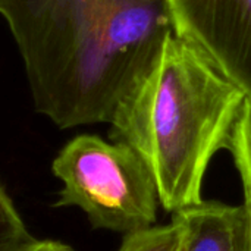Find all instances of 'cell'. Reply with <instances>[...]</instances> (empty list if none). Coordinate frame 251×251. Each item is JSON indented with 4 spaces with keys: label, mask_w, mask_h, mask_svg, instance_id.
<instances>
[{
    "label": "cell",
    "mask_w": 251,
    "mask_h": 251,
    "mask_svg": "<svg viewBox=\"0 0 251 251\" xmlns=\"http://www.w3.org/2000/svg\"><path fill=\"white\" fill-rule=\"evenodd\" d=\"M34 107L57 128L110 124L174 32L166 0H0Z\"/></svg>",
    "instance_id": "1"
},
{
    "label": "cell",
    "mask_w": 251,
    "mask_h": 251,
    "mask_svg": "<svg viewBox=\"0 0 251 251\" xmlns=\"http://www.w3.org/2000/svg\"><path fill=\"white\" fill-rule=\"evenodd\" d=\"M246 97L193 44L172 32L119 101L110 138L143 159L160 206L174 213L203 200L207 168L226 149Z\"/></svg>",
    "instance_id": "2"
},
{
    "label": "cell",
    "mask_w": 251,
    "mask_h": 251,
    "mask_svg": "<svg viewBox=\"0 0 251 251\" xmlns=\"http://www.w3.org/2000/svg\"><path fill=\"white\" fill-rule=\"evenodd\" d=\"M51 171L63 182L54 206L81 209L96 229L125 235L157 221L160 201L154 178L124 143L76 135L60 149Z\"/></svg>",
    "instance_id": "3"
},
{
    "label": "cell",
    "mask_w": 251,
    "mask_h": 251,
    "mask_svg": "<svg viewBox=\"0 0 251 251\" xmlns=\"http://www.w3.org/2000/svg\"><path fill=\"white\" fill-rule=\"evenodd\" d=\"M174 34L251 97V0H166Z\"/></svg>",
    "instance_id": "4"
},
{
    "label": "cell",
    "mask_w": 251,
    "mask_h": 251,
    "mask_svg": "<svg viewBox=\"0 0 251 251\" xmlns=\"http://www.w3.org/2000/svg\"><path fill=\"white\" fill-rule=\"evenodd\" d=\"M178 251H251L250 215L246 204L204 201L174 212Z\"/></svg>",
    "instance_id": "5"
},
{
    "label": "cell",
    "mask_w": 251,
    "mask_h": 251,
    "mask_svg": "<svg viewBox=\"0 0 251 251\" xmlns=\"http://www.w3.org/2000/svg\"><path fill=\"white\" fill-rule=\"evenodd\" d=\"M244 187V203H251V97H246L226 146Z\"/></svg>",
    "instance_id": "6"
},
{
    "label": "cell",
    "mask_w": 251,
    "mask_h": 251,
    "mask_svg": "<svg viewBox=\"0 0 251 251\" xmlns=\"http://www.w3.org/2000/svg\"><path fill=\"white\" fill-rule=\"evenodd\" d=\"M13 201L0 184V251H21L32 243Z\"/></svg>",
    "instance_id": "7"
},
{
    "label": "cell",
    "mask_w": 251,
    "mask_h": 251,
    "mask_svg": "<svg viewBox=\"0 0 251 251\" xmlns=\"http://www.w3.org/2000/svg\"><path fill=\"white\" fill-rule=\"evenodd\" d=\"M178 229L171 222L125 234L118 251H178Z\"/></svg>",
    "instance_id": "8"
},
{
    "label": "cell",
    "mask_w": 251,
    "mask_h": 251,
    "mask_svg": "<svg viewBox=\"0 0 251 251\" xmlns=\"http://www.w3.org/2000/svg\"><path fill=\"white\" fill-rule=\"evenodd\" d=\"M21 251H74V249L60 241H51V240L37 241V240H34Z\"/></svg>",
    "instance_id": "9"
},
{
    "label": "cell",
    "mask_w": 251,
    "mask_h": 251,
    "mask_svg": "<svg viewBox=\"0 0 251 251\" xmlns=\"http://www.w3.org/2000/svg\"><path fill=\"white\" fill-rule=\"evenodd\" d=\"M249 209V215H250V235H251V203H244Z\"/></svg>",
    "instance_id": "10"
}]
</instances>
